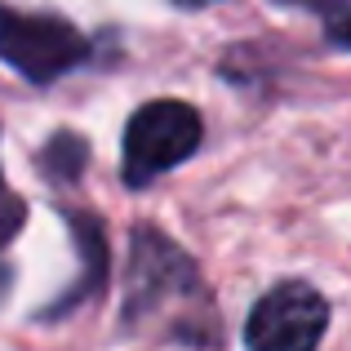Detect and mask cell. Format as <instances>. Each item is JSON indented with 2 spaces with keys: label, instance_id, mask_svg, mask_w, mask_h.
Here are the masks:
<instances>
[{
  "label": "cell",
  "instance_id": "cell-1",
  "mask_svg": "<svg viewBox=\"0 0 351 351\" xmlns=\"http://www.w3.org/2000/svg\"><path fill=\"white\" fill-rule=\"evenodd\" d=\"M120 316H125V334H156L165 343L214 347L223 338L218 307L200 280L196 258L152 223L129 232Z\"/></svg>",
  "mask_w": 351,
  "mask_h": 351
},
{
  "label": "cell",
  "instance_id": "cell-2",
  "mask_svg": "<svg viewBox=\"0 0 351 351\" xmlns=\"http://www.w3.org/2000/svg\"><path fill=\"white\" fill-rule=\"evenodd\" d=\"M205 138V120L191 103L182 98H152L143 103L125 125V143H120V173L125 187H152L160 173L173 165L191 160Z\"/></svg>",
  "mask_w": 351,
  "mask_h": 351
},
{
  "label": "cell",
  "instance_id": "cell-3",
  "mask_svg": "<svg viewBox=\"0 0 351 351\" xmlns=\"http://www.w3.org/2000/svg\"><path fill=\"white\" fill-rule=\"evenodd\" d=\"M0 58L32 85H53L89 58V40L67 18L18 14L0 5Z\"/></svg>",
  "mask_w": 351,
  "mask_h": 351
},
{
  "label": "cell",
  "instance_id": "cell-4",
  "mask_svg": "<svg viewBox=\"0 0 351 351\" xmlns=\"http://www.w3.org/2000/svg\"><path fill=\"white\" fill-rule=\"evenodd\" d=\"M329 329V302L307 280H280L254 302L245 343L258 351H307Z\"/></svg>",
  "mask_w": 351,
  "mask_h": 351
},
{
  "label": "cell",
  "instance_id": "cell-5",
  "mask_svg": "<svg viewBox=\"0 0 351 351\" xmlns=\"http://www.w3.org/2000/svg\"><path fill=\"white\" fill-rule=\"evenodd\" d=\"M62 218H67L71 236H76V249H80V276H76V285H67V293H58L45 307V320H62L76 307H85L89 298H98L107 285V267H112V258H107V232L98 218L80 214V209H62Z\"/></svg>",
  "mask_w": 351,
  "mask_h": 351
},
{
  "label": "cell",
  "instance_id": "cell-6",
  "mask_svg": "<svg viewBox=\"0 0 351 351\" xmlns=\"http://www.w3.org/2000/svg\"><path fill=\"white\" fill-rule=\"evenodd\" d=\"M89 165V143L71 129H58L49 143L40 147V169L49 182H76Z\"/></svg>",
  "mask_w": 351,
  "mask_h": 351
},
{
  "label": "cell",
  "instance_id": "cell-7",
  "mask_svg": "<svg viewBox=\"0 0 351 351\" xmlns=\"http://www.w3.org/2000/svg\"><path fill=\"white\" fill-rule=\"evenodd\" d=\"M23 223H27V200L18 191H9L5 178H0V249L23 232Z\"/></svg>",
  "mask_w": 351,
  "mask_h": 351
},
{
  "label": "cell",
  "instance_id": "cell-8",
  "mask_svg": "<svg viewBox=\"0 0 351 351\" xmlns=\"http://www.w3.org/2000/svg\"><path fill=\"white\" fill-rule=\"evenodd\" d=\"M329 40L343 45V49H351V0H343L338 9H329Z\"/></svg>",
  "mask_w": 351,
  "mask_h": 351
},
{
  "label": "cell",
  "instance_id": "cell-9",
  "mask_svg": "<svg viewBox=\"0 0 351 351\" xmlns=\"http://www.w3.org/2000/svg\"><path fill=\"white\" fill-rule=\"evenodd\" d=\"M276 5H289V9H311V14H329V9H338L343 0H276Z\"/></svg>",
  "mask_w": 351,
  "mask_h": 351
},
{
  "label": "cell",
  "instance_id": "cell-10",
  "mask_svg": "<svg viewBox=\"0 0 351 351\" xmlns=\"http://www.w3.org/2000/svg\"><path fill=\"white\" fill-rule=\"evenodd\" d=\"M173 5H178V9H205L209 0H173Z\"/></svg>",
  "mask_w": 351,
  "mask_h": 351
}]
</instances>
